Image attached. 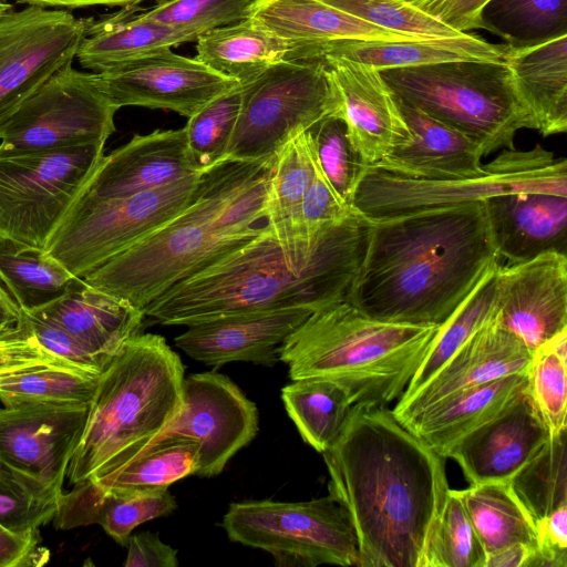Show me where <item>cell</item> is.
I'll return each instance as SVG.
<instances>
[{"mask_svg": "<svg viewBox=\"0 0 567 567\" xmlns=\"http://www.w3.org/2000/svg\"><path fill=\"white\" fill-rule=\"evenodd\" d=\"M329 494L348 509L358 567H424L427 544L450 489L445 457L386 406L353 405L323 453Z\"/></svg>", "mask_w": 567, "mask_h": 567, "instance_id": "1", "label": "cell"}, {"mask_svg": "<svg viewBox=\"0 0 567 567\" xmlns=\"http://www.w3.org/2000/svg\"><path fill=\"white\" fill-rule=\"evenodd\" d=\"M367 224L347 301L374 320L441 326L499 260L483 202Z\"/></svg>", "mask_w": 567, "mask_h": 567, "instance_id": "2", "label": "cell"}, {"mask_svg": "<svg viewBox=\"0 0 567 567\" xmlns=\"http://www.w3.org/2000/svg\"><path fill=\"white\" fill-rule=\"evenodd\" d=\"M367 219L354 209L332 224L317 254L296 267L265 225L248 243L172 286L144 310L164 326L287 307L313 310L347 300L360 266Z\"/></svg>", "mask_w": 567, "mask_h": 567, "instance_id": "3", "label": "cell"}, {"mask_svg": "<svg viewBox=\"0 0 567 567\" xmlns=\"http://www.w3.org/2000/svg\"><path fill=\"white\" fill-rule=\"evenodd\" d=\"M274 158L219 162L179 213L82 279L143 311L262 230L256 224L264 218Z\"/></svg>", "mask_w": 567, "mask_h": 567, "instance_id": "4", "label": "cell"}, {"mask_svg": "<svg viewBox=\"0 0 567 567\" xmlns=\"http://www.w3.org/2000/svg\"><path fill=\"white\" fill-rule=\"evenodd\" d=\"M184 371L162 336L127 339L100 373L69 483L100 482L146 450L182 406Z\"/></svg>", "mask_w": 567, "mask_h": 567, "instance_id": "5", "label": "cell"}, {"mask_svg": "<svg viewBox=\"0 0 567 567\" xmlns=\"http://www.w3.org/2000/svg\"><path fill=\"white\" fill-rule=\"evenodd\" d=\"M440 326L371 319L347 300L313 311L279 350L291 380L339 384L353 405L388 406L423 361Z\"/></svg>", "mask_w": 567, "mask_h": 567, "instance_id": "6", "label": "cell"}, {"mask_svg": "<svg viewBox=\"0 0 567 567\" xmlns=\"http://www.w3.org/2000/svg\"><path fill=\"white\" fill-rule=\"evenodd\" d=\"M394 96L464 133L488 155L534 130L505 60L450 61L381 70Z\"/></svg>", "mask_w": 567, "mask_h": 567, "instance_id": "7", "label": "cell"}, {"mask_svg": "<svg viewBox=\"0 0 567 567\" xmlns=\"http://www.w3.org/2000/svg\"><path fill=\"white\" fill-rule=\"evenodd\" d=\"M549 193L567 197V161L536 145L504 148L481 174L456 179H421L364 165L350 206L365 219L483 202L511 193Z\"/></svg>", "mask_w": 567, "mask_h": 567, "instance_id": "8", "label": "cell"}, {"mask_svg": "<svg viewBox=\"0 0 567 567\" xmlns=\"http://www.w3.org/2000/svg\"><path fill=\"white\" fill-rule=\"evenodd\" d=\"M330 115H340V102L324 59L278 62L243 84L224 161L274 158L293 135Z\"/></svg>", "mask_w": 567, "mask_h": 567, "instance_id": "9", "label": "cell"}, {"mask_svg": "<svg viewBox=\"0 0 567 567\" xmlns=\"http://www.w3.org/2000/svg\"><path fill=\"white\" fill-rule=\"evenodd\" d=\"M221 525L231 542L269 553L276 566L359 565L352 518L330 494L307 502L233 503Z\"/></svg>", "mask_w": 567, "mask_h": 567, "instance_id": "10", "label": "cell"}, {"mask_svg": "<svg viewBox=\"0 0 567 567\" xmlns=\"http://www.w3.org/2000/svg\"><path fill=\"white\" fill-rule=\"evenodd\" d=\"M104 145L0 152V240L44 249L104 156Z\"/></svg>", "mask_w": 567, "mask_h": 567, "instance_id": "11", "label": "cell"}, {"mask_svg": "<svg viewBox=\"0 0 567 567\" xmlns=\"http://www.w3.org/2000/svg\"><path fill=\"white\" fill-rule=\"evenodd\" d=\"M203 174L123 198L80 194L44 250L83 278L179 213L194 197Z\"/></svg>", "mask_w": 567, "mask_h": 567, "instance_id": "12", "label": "cell"}, {"mask_svg": "<svg viewBox=\"0 0 567 567\" xmlns=\"http://www.w3.org/2000/svg\"><path fill=\"white\" fill-rule=\"evenodd\" d=\"M118 109L93 74L68 64L55 72L0 126V152L23 153L104 142Z\"/></svg>", "mask_w": 567, "mask_h": 567, "instance_id": "13", "label": "cell"}, {"mask_svg": "<svg viewBox=\"0 0 567 567\" xmlns=\"http://www.w3.org/2000/svg\"><path fill=\"white\" fill-rule=\"evenodd\" d=\"M89 19L28 4L0 21V126L76 58Z\"/></svg>", "mask_w": 567, "mask_h": 567, "instance_id": "14", "label": "cell"}, {"mask_svg": "<svg viewBox=\"0 0 567 567\" xmlns=\"http://www.w3.org/2000/svg\"><path fill=\"white\" fill-rule=\"evenodd\" d=\"M257 431L255 403L228 377L215 372L194 373L184 378L177 415L153 443L178 439L195 442L198 446L196 475L212 477L254 440Z\"/></svg>", "mask_w": 567, "mask_h": 567, "instance_id": "15", "label": "cell"}, {"mask_svg": "<svg viewBox=\"0 0 567 567\" xmlns=\"http://www.w3.org/2000/svg\"><path fill=\"white\" fill-rule=\"evenodd\" d=\"M92 74L97 87L117 109H161L187 118L240 84L172 49Z\"/></svg>", "mask_w": 567, "mask_h": 567, "instance_id": "16", "label": "cell"}, {"mask_svg": "<svg viewBox=\"0 0 567 567\" xmlns=\"http://www.w3.org/2000/svg\"><path fill=\"white\" fill-rule=\"evenodd\" d=\"M86 403L37 402L0 408V464L63 489L82 437Z\"/></svg>", "mask_w": 567, "mask_h": 567, "instance_id": "17", "label": "cell"}, {"mask_svg": "<svg viewBox=\"0 0 567 567\" xmlns=\"http://www.w3.org/2000/svg\"><path fill=\"white\" fill-rule=\"evenodd\" d=\"M495 319L533 352L567 329V255L497 266Z\"/></svg>", "mask_w": 567, "mask_h": 567, "instance_id": "18", "label": "cell"}, {"mask_svg": "<svg viewBox=\"0 0 567 567\" xmlns=\"http://www.w3.org/2000/svg\"><path fill=\"white\" fill-rule=\"evenodd\" d=\"M533 352L494 318L476 331L422 385L401 395L392 410L401 422L465 389L515 373H527Z\"/></svg>", "mask_w": 567, "mask_h": 567, "instance_id": "19", "label": "cell"}, {"mask_svg": "<svg viewBox=\"0 0 567 567\" xmlns=\"http://www.w3.org/2000/svg\"><path fill=\"white\" fill-rule=\"evenodd\" d=\"M550 433L527 388L496 416L445 453L470 484L509 481L547 442Z\"/></svg>", "mask_w": 567, "mask_h": 567, "instance_id": "20", "label": "cell"}, {"mask_svg": "<svg viewBox=\"0 0 567 567\" xmlns=\"http://www.w3.org/2000/svg\"><path fill=\"white\" fill-rule=\"evenodd\" d=\"M349 141L364 165H374L410 132L398 101L375 68L324 55Z\"/></svg>", "mask_w": 567, "mask_h": 567, "instance_id": "21", "label": "cell"}, {"mask_svg": "<svg viewBox=\"0 0 567 567\" xmlns=\"http://www.w3.org/2000/svg\"><path fill=\"white\" fill-rule=\"evenodd\" d=\"M313 311L287 307L245 312L188 326L175 344L207 365L235 361L275 365L286 338Z\"/></svg>", "mask_w": 567, "mask_h": 567, "instance_id": "22", "label": "cell"}, {"mask_svg": "<svg viewBox=\"0 0 567 567\" xmlns=\"http://www.w3.org/2000/svg\"><path fill=\"white\" fill-rule=\"evenodd\" d=\"M200 173L190 155L184 127L134 135L104 155L81 194L123 198L159 188Z\"/></svg>", "mask_w": 567, "mask_h": 567, "instance_id": "23", "label": "cell"}, {"mask_svg": "<svg viewBox=\"0 0 567 567\" xmlns=\"http://www.w3.org/2000/svg\"><path fill=\"white\" fill-rule=\"evenodd\" d=\"M396 101L410 137L370 166L433 181L472 177L483 172L485 155L478 143L417 107Z\"/></svg>", "mask_w": 567, "mask_h": 567, "instance_id": "24", "label": "cell"}, {"mask_svg": "<svg viewBox=\"0 0 567 567\" xmlns=\"http://www.w3.org/2000/svg\"><path fill=\"white\" fill-rule=\"evenodd\" d=\"M483 204L499 260L516 264L547 251L567 255L566 196L511 193L492 196Z\"/></svg>", "mask_w": 567, "mask_h": 567, "instance_id": "25", "label": "cell"}, {"mask_svg": "<svg viewBox=\"0 0 567 567\" xmlns=\"http://www.w3.org/2000/svg\"><path fill=\"white\" fill-rule=\"evenodd\" d=\"M247 18L290 42L291 59H319L321 47L337 40L426 39L379 28L321 0H254Z\"/></svg>", "mask_w": 567, "mask_h": 567, "instance_id": "26", "label": "cell"}, {"mask_svg": "<svg viewBox=\"0 0 567 567\" xmlns=\"http://www.w3.org/2000/svg\"><path fill=\"white\" fill-rule=\"evenodd\" d=\"M33 311L62 326L105 364L127 339L141 331L145 317L142 310L82 278L61 297Z\"/></svg>", "mask_w": 567, "mask_h": 567, "instance_id": "27", "label": "cell"}, {"mask_svg": "<svg viewBox=\"0 0 567 567\" xmlns=\"http://www.w3.org/2000/svg\"><path fill=\"white\" fill-rule=\"evenodd\" d=\"M311 172L307 131H305L293 135L276 153L265 198L266 226L296 267L307 265L315 257L327 230L332 225L326 227L315 243L310 244L306 240L301 206Z\"/></svg>", "mask_w": 567, "mask_h": 567, "instance_id": "28", "label": "cell"}, {"mask_svg": "<svg viewBox=\"0 0 567 567\" xmlns=\"http://www.w3.org/2000/svg\"><path fill=\"white\" fill-rule=\"evenodd\" d=\"M176 508L167 488L103 489L93 482H81L62 494L55 515L60 529L99 524L121 546L143 523L166 516Z\"/></svg>", "mask_w": 567, "mask_h": 567, "instance_id": "29", "label": "cell"}, {"mask_svg": "<svg viewBox=\"0 0 567 567\" xmlns=\"http://www.w3.org/2000/svg\"><path fill=\"white\" fill-rule=\"evenodd\" d=\"M507 47V45H506ZM504 60L534 130L543 136L567 131V34L522 48Z\"/></svg>", "mask_w": 567, "mask_h": 567, "instance_id": "30", "label": "cell"}, {"mask_svg": "<svg viewBox=\"0 0 567 567\" xmlns=\"http://www.w3.org/2000/svg\"><path fill=\"white\" fill-rule=\"evenodd\" d=\"M140 10L137 6L123 7L121 11L97 20L89 18L85 35L76 53L80 64L87 70L101 72L196 41L202 34L192 29L143 18Z\"/></svg>", "mask_w": 567, "mask_h": 567, "instance_id": "31", "label": "cell"}, {"mask_svg": "<svg viewBox=\"0 0 567 567\" xmlns=\"http://www.w3.org/2000/svg\"><path fill=\"white\" fill-rule=\"evenodd\" d=\"M527 384V373L503 377L456 392L402 424L445 457L454 443L506 409Z\"/></svg>", "mask_w": 567, "mask_h": 567, "instance_id": "32", "label": "cell"}, {"mask_svg": "<svg viewBox=\"0 0 567 567\" xmlns=\"http://www.w3.org/2000/svg\"><path fill=\"white\" fill-rule=\"evenodd\" d=\"M506 45H496L470 33L406 41L337 40L323 44L320 55H332L377 70L450 61L504 60Z\"/></svg>", "mask_w": 567, "mask_h": 567, "instance_id": "33", "label": "cell"}, {"mask_svg": "<svg viewBox=\"0 0 567 567\" xmlns=\"http://www.w3.org/2000/svg\"><path fill=\"white\" fill-rule=\"evenodd\" d=\"M292 52L290 42L247 18L202 33L196 40L195 58L245 84L271 65L290 60Z\"/></svg>", "mask_w": 567, "mask_h": 567, "instance_id": "34", "label": "cell"}, {"mask_svg": "<svg viewBox=\"0 0 567 567\" xmlns=\"http://www.w3.org/2000/svg\"><path fill=\"white\" fill-rule=\"evenodd\" d=\"M460 495L485 554L516 543L536 549L535 523L508 481L470 484Z\"/></svg>", "mask_w": 567, "mask_h": 567, "instance_id": "35", "label": "cell"}, {"mask_svg": "<svg viewBox=\"0 0 567 567\" xmlns=\"http://www.w3.org/2000/svg\"><path fill=\"white\" fill-rule=\"evenodd\" d=\"M78 279L44 249L0 240V282L22 311L47 306Z\"/></svg>", "mask_w": 567, "mask_h": 567, "instance_id": "36", "label": "cell"}, {"mask_svg": "<svg viewBox=\"0 0 567 567\" xmlns=\"http://www.w3.org/2000/svg\"><path fill=\"white\" fill-rule=\"evenodd\" d=\"M281 399L302 440L321 454L336 441L352 408L347 392L322 378L292 380L282 388Z\"/></svg>", "mask_w": 567, "mask_h": 567, "instance_id": "37", "label": "cell"}, {"mask_svg": "<svg viewBox=\"0 0 567 567\" xmlns=\"http://www.w3.org/2000/svg\"><path fill=\"white\" fill-rule=\"evenodd\" d=\"M498 265L499 260L485 271L471 292L440 326L423 361L402 395L415 391L476 331L495 318Z\"/></svg>", "mask_w": 567, "mask_h": 567, "instance_id": "38", "label": "cell"}, {"mask_svg": "<svg viewBox=\"0 0 567 567\" xmlns=\"http://www.w3.org/2000/svg\"><path fill=\"white\" fill-rule=\"evenodd\" d=\"M481 18L507 47L533 45L567 34V0H491Z\"/></svg>", "mask_w": 567, "mask_h": 567, "instance_id": "39", "label": "cell"}, {"mask_svg": "<svg viewBox=\"0 0 567 567\" xmlns=\"http://www.w3.org/2000/svg\"><path fill=\"white\" fill-rule=\"evenodd\" d=\"M567 430L550 435L508 481L534 523L567 506Z\"/></svg>", "mask_w": 567, "mask_h": 567, "instance_id": "40", "label": "cell"}, {"mask_svg": "<svg viewBox=\"0 0 567 567\" xmlns=\"http://www.w3.org/2000/svg\"><path fill=\"white\" fill-rule=\"evenodd\" d=\"M198 446L188 440L153 443L109 477L96 482L103 489H159L196 474Z\"/></svg>", "mask_w": 567, "mask_h": 567, "instance_id": "41", "label": "cell"}, {"mask_svg": "<svg viewBox=\"0 0 567 567\" xmlns=\"http://www.w3.org/2000/svg\"><path fill=\"white\" fill-rule=\"evenodd\" d=\"M100 374L69 363L43 367L0 379L4 406L37 402L90 404Z\"/></svg>", "mask_w": 567, "mask_h": 567, "instance_id": "42", "label": "cell"}, {"mask_svg": "<svg viewBox=\"0 0 567 567\" xmlns=\"http://www.w3.org/2000/svg\"><path fill=\"white\" fill-rule=\"evenodd\" d=\"M63 489L0 464V526L19 535H38L51 522Z\"/></svg>", "mask_w": 567, "mask_h": 567, "instance_id": "43", "label": "cell"}, {"mask_svg": "<svg viewBox=\"0 0 567 567\" xmlns=\"http://www.w3.org/2000/svg\"><path fill=\"white\" fill-rule=\"evenodd\" d=\"M567 329L533 351L527 391L550 435L567 430Z\"/></svg>", "mask_w": 567, "mask_h": 567, "instance_id": "44", "label": "cell"}, {"mask_svg": "<svg viewBox=\"0 0 567 567\" xmlns=\"http://www.w3.org/2000/svg\"><path fill=\"white\" fill-rule=\"evenodd\" d=\"M485 558L460 491L450 488L427 544L424 567H484Z\"/></svg>", "mask_w": 567, "mask_h": 567, "instance_id": "45", "label": "cell"}, {"mask_svg": "<svg viewBox=\"0 0 567 567\" xmlns=\"http://www.w3.org/2000/svg\"><path fill=\"white\" fill-rule=\"evenodd\" d=\"M243 84L218 95L184 126L190 155L200 173L223 162L239 115Z\"/></svg>", "mask_w": 567, "mask_h": 567, "instance_id": "46", "label": "cell"}, {"mask_svg": "<svg viewBox=\"0 0 567 567\" xmlns=\"http://www.w3.org/2000/svg\"><path fill=\"white\" fill-rule=\"evenodd\" d=\"M316 158L336 194L348 205L364 164L353 150L343 120L330 115L307 131Z\"/></svg>", "mask_w": 567, "mask_h": 567, "instance_id": "47", "label": "cell"}, {"mask_svg": "<svg viewBox=\"0 0 567 567\" xmlns=\"http://www.w3.org/2000/svg\"><path fill=\"white\" fill-rule=\"evenodd\" d=\"M379 28L423 38L455 37L457 32L401 0H321Z\"/></svg>", "mask_w": 567, "mask_h": 567, "instance_id": "48", "label": "cell"}, {"mask_svg": "<svg viewBox=\"0 0 567 567\" xmlns=\"http://www.w3.org/2000/svg\"><path fill=\"white\" fill-rule=\"evenodd\" d=\"M254 0H164L140 16L161 23L204 33L247 19Z\"/></svg>", "mask_w": 567, "mask_h": 567, "instance_id": "49", "label": "cell"}, {"mask_svg": "<svg viewBox=\"0 0 567 567\" xmlns=\"http://www.w3.org/2000/svg\"><path fill=\"white\" fill-rule=\"evenodd\" d=\"M307 140L312 172L302 199L301 218L306 240L312 244L326 227L343 219L353 209L336 194L316 158L308 134Z\"/></svg>", "mask_w": 567, "mask_h": 567, "instance_id": "50", "label": "cell"}, {"mask_svg": "<svg viewBox=\"0 0 567 567\" xmlns=\"http://www.w3.org/2000/svg\"><path fill=\"white\" fill-rule=\"evenodd\" d=\"M24 315L35 338L51 354L97 374L106 367L82 341L55 321L37 311L24 312Z\"/></svg>", "mask_w": 567, "mask_h": 567, "instance_id": "51", "label": "cell"}, {"mask_svg": "<svg viewBox=\"0 0 567 567\" xmlns=\"http://www.w3.org/2000/svg\"><path fill=\"white\" fill-rule=\"evenodd\" d=\"M491 0H419L411 6L457 32L483 29L482 11Z\"/></svg>", "mask_w": 567, "mask_h": 567, "instance_id": "52", "label": "cell"}, {"mask_svg": "<svg viewBox=\"0 0 567 567\" xmlns=\"http://www.w3.org/2000/svg\"><path fill=\"white\" fill-rule=\"evenodd\" d=\"M125 567H177V550L163 543L157 533L131 534Z\"/></svg>", "mask_w": 567, "mask_h": 567, "instance_id": "53", "label": "cell"}, {"mask_svg": "<svg viewBox=\"0 0 567 567\" xmlns=\"http://www.w3.org/2000/svg\"><path fill=\"white\" fill-rule=\"evenodd\" d=\"M40 535H19L0 526V567L35 566L47 563L49 553Z\"/></svg>", "mask_w": 567, "mask_h": 567, "instance_id": "54", "label": "cell"}, {"mask_svg": "<svg viewBox=\"0 0 567 567\" xmlns=\"http://www.w3.org/2000/svg\"><path fill=\"white\" fill-rule=\"evenodd\" d=\"M534 549L516 543L486 554L484 567H528Z\"/></svg>", "mask_w": 567, "mask_h": 567, "instance_id": "55", "label": "cell"}, {"mask_svg": "<svg viewBox=\"0 0 567 567\" xmlns=\"http://www.w3.org/2000/svg\"><path fill=\"white\" fill-rule=\"evenodd\" d=\"M21 3L35 4L41 7H59V8H82L90 6H120V7H131L137 6L140 2L145 0H18ZM157 2L164 0H155Z\"/></svg>", "mask_w": 567, "mask_h": 567, "instance_id": "56", "label": "cell"}, {"mask_svg": "<svg viewBox=\"0 0 567 567\" xmlns=\"http://www.w3.org/2000/svg\"><path fill=\"white\" fill-rule=\"evenodd\" d=\"M22 315V310L12 299L10 293L0 284V328L16 323Z\"/></svg>", "mask_w": 567, "mask_h": 567, "instance_id": "57", "label": "cell"}, {"mask_svg": "<svg viewBox=\"0 0 567 567\" xmlns=\"http://www.w3.org/2000/svg\"><path fill=\"white\" fill-rule=\"evenodd\" d=\"M14 11L13 6L7 1H0V21Z\"/></svg>", "mask_w": 567, "mask_h": 567, "instance_id": "58", "label": "cell"}, {"mask_svg": "<svg viewBox=\"0 0 567 567\" xmlns=\"http://www.w3.org/2000/svg\"><path fill=\"white\" fill-rule=\"evenodd\" d=\"M401 1L412 4V3H414V2H416L419 0H401Z\"/></svg>", "mask_w": 567, "mask_h": 567, "instance_id": "59", "label": "cell"}, {"mask_svg": "<svg viewBox=\"0 0 567 567\" xmlns=\"http://www.w3.org/2000/svg\"><path fill=\"white\" fill-rule=\"evenodd\" d=\"M0 1H7V0H0Z\"/></svg>", "mask_w": 567, "mask_h": 567, "instance_id": "60", "label": "cell"}]
</instances>
